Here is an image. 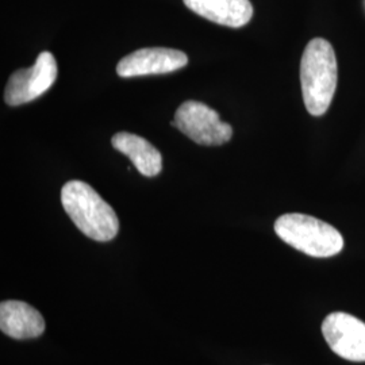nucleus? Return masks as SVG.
Segmentation results:
<instances>
[{
    "mask_svg": "<svg viewBox=\"0 0 365 365\" xmlns=\"http://www.w3.org/2000/svg\"><path fill=\"white\" fill-rule=\"evenodd\" d=\"M329 348L348 361H365V322L351 314L331 313L322 324Z\"/></svg>",
    "mask_w": 365,
    "mask_h": 365,
    "instance_id": "obj_6",
    "label": "nucleus"
},
{
    "mask_svg": "<svg viewBox=\"0 0 365 365\" xmlns=\"http://www.w3.org/2000/svg\"><path fill=\"white\" fill-rule=\"evenodd\" d=\"M184 4L202 18L222 26H245L253 16L249 0H182Z\"/></svg>",
    "mask_w": 365,
    "mask_h": 365,
    "instance_id": "obj_9",
    "label": "nucleus"
},
{
    "mask_svg": "<svg viewBox=\"0 0 365 365\" xmlns=\"http://www.w3.org/2000/svg\"><path fill=\"white\" fill-rule=\"evenodd\" d=\"M111 144L118 152L129 157L135 170L146 178L157 176L163 170L161 153L143 137L120 131L113 135Z\"/></svg>",
    "mask_w": 365,
    "mask_h": 365,
    "instance_id": "obj_10",
    "label": "nucleus"
},
{
    "mask_svg": "<svg viewBox=\"0 0 365 365\" xmlns=\"http://www.w3.org/2000/svg\"><path fill=\"white\" fill-rule=\"evenodd\" d=\"M188 64L185 53L170 48H144L125 56L117 66L118 76L138 78L164 75Z\"/></svg>",
    "mask_w": 365,
    "mask_h": 365,
    "instance_id": "obj_7",
    "label": "nucleus"
},
{
    "mask_svg": "<svg viewBox=\"0 0 365 365\" xmlns=\"http://www.w3.org/2000/svg\"><path fill=\"white\" fill-rule=\"evenodd\" d=\"M0 329L11 339H36L45 331V319L25 302L6 300L0 304Z\"/></svg>",
    "mask_w": 365,
    "mask_h": 365,
    "instance_id": "obj_8",
    "label": "nucleus"
},
{
    "mask_svg": "<svg viewBox=\"0 0 365 365\" xmlns=\"http://www.w3.org/2000/svg\"><path fill=\"white\" fill-rule=\"evenodd\" d=\"M337 58L327 39L314 38L307 43L300 63L303 101L314 117L327 113L337 88Z\"/></svg>",
    "mask_w": 365,
    "mask_h": 365,
    "instance_id": "obj_1",
    "label": "nucleus"
},
{
    "mask_svg": "<svg viewBox=\"0 0 365 365\" xmlns=\"http://www.w3.org/2000/svg\"><path fill=\"white\" fill-rule=\"evenodd\" d=\"M61 203L83 235L99 242L117 237L119 221L115 211L87 182H66L61 190Z\"/></svg>",
    "mask_w": 365,
    "mask_h": 365,
    "instance_id": "obj_2",
    "label": "nucleus"
},
{
    "mask_svg": "<svg viewBox=\"0 0 365 365\" xmlns=\"http://www.w3.org/2000/svg\"><path fill=\"white\" fill-rule=\"evenodd\" d=\"M57 72V63L52 53H41L34 66L15 71L10 76L4 90L6 103L14 107L33 102L52 87Z\"/></svg>",
    "mask_w": 365,
    "mask_h": 365,
    "instance_id": "obj_5",
    "label": "nucleus"
},
{
    "mask_svg": "<svg viewBox=\"0 0 365 365\" xmlns=\"http://www.w3.org/2000/svg\"><path fill=\"white\" fill-rule=\"evenodd\" d=\"M170 125L195 144L205 146L226 144L233 137V128L221 120L215 110L196 101L184 102L176 110Z\"/></svg>",
    "mask_w": 365,
    "mask_h": 365,
    "instance_id": "obj_4",
    "label": "nucleus"
},
{
    "mask_svg": "<svg viewBox=\"0 0 365 365\" xmlns=\"http://www.w3.org/2000/svg\"><path fill=\"white\" fill-rule=\"evenodd\" d=\"M274 232L289 247L312 257H331L344 249L336 227L304 214H284L274 222Z\"/></svg>",
    "mask_w": 365,
    "mask_h": 365,
    "instance_id": "obj_3",
    "label": "nucleus"
}]
</instances>
